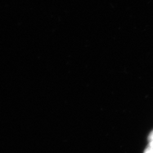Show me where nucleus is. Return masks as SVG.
I'll list each match as a JSON object with an SVG mask.
<instances>
[{
  "label": "nucleus",
  "instance_id": "obj_1",
  "mask_svg": "<svg viewBox=\"0 0 153 153\" xmlns=\"http://www.w3.org/2000/svg\"><path fill=\"white\" fill-rule=\"evenodd\" d=\"M148 144L153 146V130L150 132L149 135H148Z\"/></svg>",
  "mask_w": 153,
  "mask_h": 153
},
{
  "label": "nucleus",
  "instance_id": "obj_2",
  "mask_svg": "<svg viewBox=\"0 0 153 153\" xmlns=\"http://www.w3.org/2000/svg\"><path fill=\"white\" fill-rule=\"evenodd\" d=\"M143 153H153V146L148 144L143 151Z\"/></svg>",
  "mask_w": 153,
  "mask_h": 153
}]
</instances>
